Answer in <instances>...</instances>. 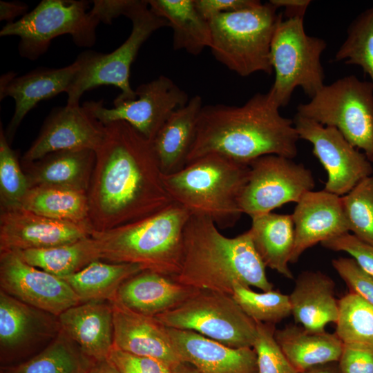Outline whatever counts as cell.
<instances>
[{
  "instance_id": "5",
  "label": "cell",
  "mask_w": 373,
  "mask_h": 373,
  "mask_svg": "<svg viewBox=\"0 0 373 373\" xmlns=\"http://www.w3.org/2000/svg\"><path fill=\"white\" fill-rule=\"evenodd\" d=\"M249 171V164L211 153L162 178L173 202L225 229L233 227L242 214L239 200Z\"/></svg>"
},
{
  "instance_id": "50",
  "label": "cell",
  "mask_w": 373,
  "mask_h": 373,
  "mask_svg": "<svg viewBox=\"0 0 373 373\" xmlns=\"http://www.w3.org/2000/svg\"><path fill=\"white\" fill-rule=\"evenodd\" d=\"M302 373H339L336 362L328 363L311 367Z\"/></svg>"
},
{
  "instance_id": "2",
  "label": "cell",
  "mask_w": 373,
  "mask_h": 373,
  "mask_svg": "<svg viewBox=\"0 0 373 373\" xmlns=\"http://www.w3.org/2000/svg\"><path fill=\"white\" fill-rule=\"evenodd\" d=\"M279 108L267 93L242 106H203L186 164L211 153L246 164L266 155L293 159L300 138L293 119Z\"/></svg>"
},
{
  "instance_id": "31",
  "label": "cell",
  "mask_w": 373,
  "mask_h": 373,
  "mask_svg": "<svg viewBox=\"0 0 373 373\" xmlns=\"http://www.w3.org/2000/svg\"><path fill=\"white\" fill-rule=\"evenodd\" d=\"M142 271L144 269L139 265L97 260L80 271L61 278L70 286L81 303L111 301L126 280Z\"/></svg>"
},
{
  "instance_id": "7",
  "label": "cell",
  "mask_w": 373,
  "mask_h": 373,
  "mask_svg": "<svg viewBox=\"0 0 373 373\" xmlns=\"http://www.w3.org/2000/svg\"><path fill=\"white\" fill-rule=\"evenodd\" d=\"M125 16L132 22V30L121 46L109 53L86 50L77 57L79 68L66 91V105L79 106L86 91L100 86H113L120 90L113 102L136 98L135 90L130 84L131 66L149 37L169 25L150 10L145 0H133Z\"/></svg>"
},
{
  "instance_id": "39",
  "label": "cell",
  "mask_w": 373,
  "mask_h": 373,
  "mask_svg": "<svg viewBox=\"0 0 373 373\" xmlns=\"http://www.w3.org/2000/svg\"><path fill=\"white\" fill-rule=\"evenodd\" d=\"M30 189L24 171L12 149L5 131L0 128V202L1 209L20 207Z\"/></svg>"
},
{
  "instance_id": "14",
  "label": "cell",
  "mask_w": 373,
  "mask_h": 373,
  "mask_svg": "<svg viewBox=\"0 0 373 373\" xmlns=\"http://www.w3.org/2000/svg\"><path fill=\"white\" fill-rule=\"evenodd\" d=\"M299 138L312 144V152L324 167V190L338 196L349 193L373 173L372 162L334 127L325 126L296 114L293 119Z\"/></svg>"
},
{
  "instance_id": "15",
  "label": "cell",
  "mask_w": 373,
  "mask_h": 373,
  "mask_svg": "<svg viewBox=\"0 0 373 373\" xmlns=\"http://www.w3.org/2000/svg\"><path fill=\"white\" fill-rule=\"evenodd\" d=\"M0 289L56 316L81 301L62 278L25 262L16 251H0Z\"/></svg>"
},
{
  "instance_id": "36",
  "label": "cell",
  "mask_w": 373,
  "mask_h": 373,
  "mask_svg": "<svg viewBox=\"0 0 373 373\" xmlns=\"http://www.w3.org/2000/svg\"><path fill=\"white\" fill-rule=\"evenodd\" d=\"M335 334L343 343L373 346V305L350 292L338 300Z\"/></svg>"
},
{
  "instance_id": "28",
  "label": "cell",
  "mask_w": 373,
  "mask_h": 373,
  "mask_svg": "<svg viewBox=\"0 0 373 373\" xmlns=\"http://www.w3.org/2000/svg\"><path fill=\"white\" fill-rule=\"evenodd\" d=\"M251 218L249 231L265 267L292 279L293 274L288 266L294 245L291 216L270 212Z\"/></svg>"
},
{
  "instance_id": "19",
  "label": "cell",
  "mask_w": 373,
  "mask_h": 373,
  "mask_svg": "<svg viewBox=\"0 0 373 373\" xmlns=\"http://www.w3.org/2000/svg\"><path fill=\"white\" fill-rule=\"evenodd\" d=\"M294 227V245L290 263L318 242L349 232L341 196L325 190L305 194L291 214Z\"/></svg>"
},
{
  "instance_id": "26",
  "label": "cell",
  "mask_w": 373,
  "mask_h": 373,
  "mask_svg": "<svg viewBox=\"0 0 373 373\" xmlns=\"http://www.w3.org/2000/svg\"><path fill=\"white\" fill-rule=\"evenodd\" d=\"M95 162L90 149L50 153L26 165L30 188L57 187L87 193Z\"/></svg>"
},
{
  "instance_id": "42",
  "label": "cell",
  "mask_w": 373,
  "mask_h": 373,
  "mask_svg": "<svg viewBox=\"0 0 373 373\" xmlns=\"http://www.w3.org/2000/svg\"><path fill=\"white\" fill-rule=\"evenodd\" d=\"M321 245L329 250L349 254L363 270L373 276V245L350 232L323 241Z\"/></svg>"
},
{
  "instance_id": "12",
  "label": "cell",
  "mask_w": 373,
  "mask_h": 373,
  "mask_svg": "<svg viewBox=\"0 0 373 373\" xmlns=\"http://www.w3.org/2000/svg\"><path fill=\"white\" fill-rule=\"evenodd\" d=\"M249 176L239 200L242 213L251 218L271 212L313 191L315 180L303 164L278 155H266L249 163Z\"/></svg>"
},
{
  "instance_id": "24",
  "label": "cell",
  "mask_w": 373,
  "mask_h": 373,
  "mask_svg": "<svg viewBox=\"0 0 373 373\" xmlns=\"http://www.w3.org/2000/svg\"><path fill=\"white\" fill-rule=\"evenodd\" d=\"M61 329L95 361L107 359L113 347V307L110 301H88L58 316Z\"/></svg>"
},
{
  "instance_id": "25",
  "label": "cell",
  "mask_w": 373,
  "mask_h": 373,
  "mask_svg": "<svg viewBox=\"0 0 373 373\" xmlns=\"http://www.w3.org/2000/svg\"><path fill=\"white\" fill-rule=\"evenodd\" d=\"M333 280L321 271H303L289 296L296 324L312 332H325L328 323L337 322L338 300Z\"/></svg>"
},
{
  "instance_id": "40",
  "label": "cell",
  "mask_w": 373,
  "mask_h": 373,
  "mask_svg": "<svg viewBox=\"0 0 373 373\" xmlns=\"http://www.w3.org/2000/svg\"><path fill=\"white\" fill-rule=\"evenodd\" d=\"M276 325L256 322L253 344L258 373H300L289 362L275 338Z\"/></svg>"
},
{
  "instance_id": "46",
  "label": "cell",
  "mask_w": 373,
  "mask_h": 373,
  "mask_svg": "<svg viewBox=\"0 0 373 373\" xmlns=\"http://www.w3.org/2000/svg\"><path fill=\"white\" fill-rule=\"evenodd\" d=\"M92 2L90 12L99 22L111 24L114 19L126 15L133 0H95Z\"/></svg>"
},
{
  "instance_id": "23",
  "label": "cell",
  "mask_w": 373,
  "mask_h": 373,
  "mask_svg": "<svg viewBox=\"0 0 373 373\" xmlns=\"http://www.w3.org/2000/svg\"><path fill=\"white\" fill-rule=\"evenodd\" d=\"M199 291L173 276L144 270L126 280L115 298L137 313L155 317L178 307Z\"/></svg>"
},
{
  "instance_id": "10",
  "label": "cell",
  "mask_w": 373,
  "mask_h": 373,
  "mask_svg": "<svg viewBox=\"0 0 373 373\" xmlns=\"http://www.w3.org/2000/svg\"><path fill=\"white\" fill-rule=\"evenodd\" d=\"M84 0H42L19 19L6 23L0 36L19 37L21 57L36 60L48 49L51 41L69 35L79 47H92L96 42L99 21Z\"/></svg>"
},
{
  "instance_id": "30",
  "label": "cell",
  "mask_w": 373,
  "mask_h": 373,
  "mask_svg": "<svg viewBox=\"0 0 373 373\" xmlns=\"http://www.w3.org/2000/svg\"><path fill=\"white\" fill-rule=\"evenodd\" d=\"M150 10L173 30L174 50L200 54L211 44L209 21L199 12L194 0H149Z\"/></svg>"
},
{
  "instance_id": "18",
  "label": "cell",
  "mask_w": 373,
  "mask_h": 373,
  "mask_svg": "<svg viewBox=\"0 0 373 373\" xmlns=\"http://www.w3.org/2000/svg\"><path fill=\"white\" fill-rule=\"evenodd\" d=\"M61 331L58 316L27 305L0 289L1 360L51 342Z\"/></svg>"
},
{
  "instance_id": "33",
  "label": "cell",
  "mask_w": 373,
  "mask_h": 373,
  "mask_svg": "<svg viewBox=\"0 0 373 373\" xmlns=\"http://www.w3.org/2000/svg\"><path fill=\"white\" fill-rule=\"evenodd\" d=\"M16 251L29 265L59 278L73 274L100 260L97 242L91 236L53 247Z\"/></svg>"
},
{
  "instance_id": "44",
  "label": "cell",
  "mask_w": 373,
  "mask_h": 373,
  "mask_svg": "<svg viewBox=\"0 0 373 373\" xmlns=\"http://www.w3.org/2000/svg\"><path fill=\"white\" fill-rule=\"evenodd\" d=\"M338 362L339 373H373V346L343 343Z\"/></svg>"
},
{
  "instance_id": "13",
  "label": "cell",
  "mask_w": 373,
  "mask_h": 373,
  "mask_svg": "<svg viewBox=\"0 0 373 373\" xmlns=\"http://www.w3.org/2000/svg\"><path fill=\"white\" fill-rule=\"evenodd\" d=\"M135 90V99L113 102L111 108L104 106L103 100L87 101L82 106L102 124L124 121L153 142L171 115L189 100L187 93L164 75L140 85Z\"/></svg>"
},
{
  "instance_id": "27",
  "label": "cell",
  "mask_w": 373,
  "mask_h": 373,
  "mask_svg": "<svg viewBox=\"0 0 373 373\" xmlns=\"http://www.w3.org/2000/svg\"><path fill=\"white\" fill-rule=\"evenodd\" d=\"M202 106V97L193 96L171 115L152 142L163 174L175 173L186 166Z\"/></svg>"
},
{
  "instance_id": "43",
  "label": "cell",
  "mask_w": 373,
  "mask_h": 373,
  "mask_svg": "<svg viewBox=\"0 0 373 373\" xmlns=\"http://www.w3.org/2000/svg\"><path fill=\"white\" fill-rule=\"evenodd\" d=\"M108 359L120 373H172V366L162 361L135 355L114 346Z\"/></svg>"
},
{
  "instance_id": "9",
  "label": "cell",
  "mask_w": 373,
  "mask_h": 373,
  "mask_svg": "<svg viewBox=\"0 0 373 373\" xmlns=\"http://www.w3.org/2000/svg\"><path fill=\"white\" fill-rule=\"evenodd\" d=\"M296 114L336 128L373 162V84L354 75L324 85Z\"/></svg>"
},
{
  "instance_id": "4",
  "label": "cell",
  "mask_w": 373,
  "mask_h": 373,
  "mask_svg": "<svg viewBox=\"0 0 373 373\" xmlns=\"http://www.w3.org/2000/svg\"><path fill=\"white\" fill-rule=\"evenodd\" d=\"M188 210L173 202L140 220L104 231H93L100 260L131 263L170 276L180 271L182 236L190 216Z\"/></svg>"
},
{
  "instance_id": "29",
  "label": "cell",
  "mask_w": 373,
  "mask_h": 373,
  "mask_svg": "<svg viewBox=\"0 0 373 373\" xmlns=\"http://www.w3.org/2000/svg\"><path fill=\"white\" fill-rule=\"evenodd\" d=\"M275 338L300 373L316 365L338 362L343 347L335 333L312 332L298 324L276 329Z\"/></svg>"
},
{
  "instance_id": "38",
  "label": "cell",
  "mask_w": 373,
  "mask_h": 373,
  "mask_svg": "<svg viewBox=\"0 0 373 373\" xmlns=\"http://www.w3.org/2000/svg\"><path fill=\"white\" fill-rule=\"evenodd\" d=\"M341 202L349 232L373 245V177L362 180Z\"/></svg>"
},
{
  "instance_id": "51",
  "label": "cell",
  "mask_w": 373,
  "mask_h": 373,
  "mask_svg": "<svg viewBox=\"0 0 373 373\" xmlns=\"http://www.w3.org/2000/svg\"><path fill=\"white\" fill-rule=\"evenodd\" d=\"M172 373H199L191 364L180 361L172 366Z\"/></svg>"
},
{
  "instance_id": "11",
  "label": "cell",
  "mask_w": 373,
  "mask_h": 373,
  "mask_svg": "<svg viewBox=\"0 0 373 373\" xmlns=\"http://www.w3.org/2000/svg\"><path fill=\"white\" fill-rule=\"evenodd\" d=\"M155 318L166 327L189 330L233 348L252 347L256 322L231 295L200 290L178 307Z\"/></svg>"
},
{
  "instance_id": "35",
  "label": "cell",
  "mask_w": 373,
  "mask_h": 373,
  "mask_svg": "<svg viewBox=\"0 0 373 373\" xmlns=\"http://www.w3.org/2000/svg\"><path fill=\"white\" fill-rule=\"evenodd\" d=\"M334 59L360 66L373 84V6L353 20Z\"/></svg>"
},
{
  "instance_id": "21",
  "label": "cell",
  "mask_w": 373,
  "mask_h": 373,
  "mask_svg": "<svg viewBox=\"0 0 373 373\" xmlns=\"http://www.w3.org/2000/svg\"><path fill=\"white\" fill-rule=\"evenodd\" d=\"M166 328L180 361L199 373H258L253 347H230L192 331Z\"/></svg>"
},
{
  "instance_id": "1",
  "label": "cell",
  "mask_w": 373,
  "mask_h": 373,
  "mask_svg": "<svg viewBox=\"0 0 373 373\" xmlns=\"http://www.w3.org/2000/svg\"><path fill=\"white\" fill-rule=\"evenodd\" d=\"M87 191L93 231L134 222L173 202L168 194L153 142L124 121L105 125Z\"/></svg>"
},
{
  "instance_id": "41",
  "label": "cell",
  "mask_w": 373,
  "mask_h": 373,
  "mask_svg": "<svg viewBox=\"0 0 373 373\" xmlns=\"http://www.w3.org/2000/svg\"><path fill=\"white\" fill-rule=\"evenodd\" d=\"M332 265L354 293L373 305V276L363 270L352 258L339 257Z\"/></svg>"
},
{
  "instance_id": "16",
  "label": "cell",
  "mask_w": 373,
  "mask_h": 373,
  "mask_svg": "<svg viewBox=\"0 0 373 373\" xmlns=\"http://www.w3.org/2000/svg\"><path fill=\"white\" fill-rule=\"evenodd\" d=\"M90 224L49 218L22 207L1 209L0 251L46 249L90 236Z\"/></svg>"
},
{
  "instance_id": "45",
  "label": "cell",
  "mask_w": 373,
  "mask_h": 373,
  "mask_svg": "<svg viewBox=\"0 0 373 373\" xmlns=\"http://www.w3.org/2000/svg\"><path fill=\"white\" fill-rule=\"evenodd\" d=\"M196 8L207 21L216 16L256 7L261 1L257 0H194Z\"/></svg>"
},
{
  "instance_id": "47",
  "label": "cell",
  "mask_w": 373,
  "mask_h": 373,
  "mask_svg": "<svg viewBox=\"0 0 373 373\" xmlns=\"http://www.w3.org/2000/svg\"><path fill=\"white\" fill-rule=\"evenodd\" d=\"M278 9L283 8L286 18L303 17L305 11L310 4L309 0H270Z\"/></svg>"
},
{
  "instance_id": "34",
  "label": "cell",
  "mask_w": 373,
  "mask_h": 373,
  "mask_svg": "<svg viewBox=\"0 0 373 373\" xmlns=\"http://www.w3.org/2000/svg\"><path fill=\"white\" fill-rule=\"evenodd\" d=\"M20 207L52 219L90 224L87 193L79 191L32 187L23 197Z\"/></svg>"
},
{
  "instance_id": "22",
  "label": "cell",
  "mask_w": 373,
  "mask_h": 373,
  "mask_svg": "<svg viewBox=\"0 0 373 373\" xmlns=\"http://www.w3.org/2000/svg\"><path fill=\"white\" fill-rule=\"evenodd\" d=\"M113 346L126 352L154 358L173 366L180 362L167 328L155 317L137 313L114 298Z\"/></svg>"
},
{
  "instance_id": "49",
  "label": "cell",
  "mask_w": 373,
  "mask_h": 373,
  "mask_svg": "<svg viewBox=\"0 0 373 373\" xmlns=\"http://www.w3.org/2000/svg\"><path fill=\"white\" fill-rule=\"evenodd\" d=\"M87 373H120L116 367L107 358L95 361Z\"/></svg>"
},
{
  "instance_id": "8",
  "label": "cell",
  "mask_w": 373,
  "mask_h": 373,
  "mask_svg": "<svg viewBox=\"0 0 373 373\" xmlns=\"http://www.w3.org/2000/svg\"><path fill=\"white\" fill-rule=\"evenodd\" d=\"M303 19H283L271 41L270 59L275 78L267 94L279 108L289 103L296 88H301L312 98L325 85L321 58L327 44L305 32Z\"/></svg>"
},
{
  "instance_id": "17",
  "label": "cell",
  "mask_w": 373,
  "mask_h": 373,
  "mask_svg": "<svg viewBox=\"0 0 373 373\" xmlns=\"http://www.w3.org/2000/svg\"><path fill=\"white\" fill-rule=\"evenodd\" d=\"M105 135L102 124L83 106L56 107L45 120L40 133L23 154V163L35 162L55 151H96Z\"/></svg>"
},
{
  "instance_id": "48",
  "label": "cell",
  "mask_w": 373,
  "mask_h": 373,
  "mask_svg": "<svg viewBox=\"0 0 373 373\" xmlns=\"http://www.w3.org/2000/svg\"><path fill=\"white\" fill-rule=\"evenodd\" d=\"M28 6L21 1H0V20L6 21V23L15 21V19L20 15H25Z\"/></svg>"
},
{
  "instance_id": "32",
  "label": "cell",
  "mask_w": 373,
  "mask_h": 373,
  "mask_svg": "<svg viewBox=\"0 0 373 373\" xmlns=\"http://www.w3.org/2000/svg\"><path fill=\"white\" fill-rule=\"evenodd\" d=\"M95 361L61 329L39 354L23 363L1 367V373H87Z\"/></svg>"
},
{
  "instance_id": "6",
  "label": "cell",
  "mask_w": 373,
  "mask_h": 373,
  "mask_svg": "<svg viewBox=\"0 0 373 373\" xmlns=\"http://www.w3.org/2000/svg\"><path fill=\"white\" fill-rule=\"evenodd\" d=\"M277 10L269 1L212 18L210 49L216 59L241 77L272 74L271 44L283 19Z\"/></svg>"
},
{
  "instance_id": "37",
  "label": "cell",
  "mask_w": 373,
  "mask_h": 373,
  "mask_svg": "<svg viewBox=\"0 0 373 373\" xmlns=\"http://www.w3.org/2000/svg\"><path fill=\"white\" fill-rule=\"evenodd\" d=\"M232 297L256 322L276 325L291 314L289 295L270 290L256 292L240 284L233 286Z\"/></svg>"
},
{
  "instance_id": "3",
  "label": "cell",
  "mask_w": 373,
  "mask_h": 373,
  "mask_svg": "<svg viewBox=\"0 0 373 373\" xmlns=\"http://www.w3.org/2000/svg\"><path fill=\"white\" fill-rule=\"evenodd\" d=\"M248 231L234 238L202 215L191 214L184 229L179 273L173 278L199 290L232 295L234 284L273 289Z\"/></svg>"
},
{
  "instance_id": "20",
  "label": "cell",
  "mask_w": 373,
  "mask_h": 373,
  "mask_svg": "<svg viewBox=\"0 0 373 373\" xmlns=\"http://www.w3.org/2000/svg\"><path fill=\"white\" fill-rule=\"evenodd\" d=\"M79 68L75 59L63 68H39L21 76L9 72L1 77L0 99L10 97L15 103L13 115L5 132L10 144L28 113L39 102L66 93Z\"/></svg>"
}]
</instances>
